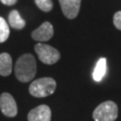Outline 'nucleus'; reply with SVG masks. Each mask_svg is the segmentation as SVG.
Segmentation results:
<instances>
[{
	"label": "nucleus",
	"instance_id": "f257e3e1",
	"mask_svg": "<svg viewBox=\"0 0 121 121\" xmlns=\"http://www.w3.org/2000/svg\"><path fill=\"white\" fill-rule=\"evenodd\" d=\"M37 70V65L34 56L31 54L21 56L14 66L15 76L20 82H28L34 78Z\"/></svg>",
	"mask_w": 121,
	"mask_h": 121
},
{
	"label": "nucleus",
	"instance_id": "f03ea898",
	"mask_svg": "<svg viewBox=\"0 0 121 121\" xmlns=\"http://www.w3.org/2000/svg\"><path fill=\"white\" fill-rule=\"evenodd\" d=\"M56 81L50 77L37 79L30 83L29 91L32 96L37 98H43L51 95L56 91Z\"/></svg>",
	"mask_w": 121,
	"mask_h": 121
},
{
	"label": "nucleus",
	"instance_id": "7ed1b4c3",
	"mask_svg": "<svg viewBox=\"0 0 121 121\" xmlns=\"http://www.w3.org/2000/svg\"><path fill=\"white\" fill-rule=\"evenodd\" d=\"M117 106L114 101L107 100L94 109L92 117L95 121H115L117 117Z\"/></svg>",
	"mask_w": 121,
	"mask_h": 121
},
{
	"label": "nucleus",
	"instance_id": "20e7f679",
	"mask_svg": "<svg viewBox=\"0 0 121 121\" xmlns=\"http://www.w3.org/2000/svg\"><path fill=\"white\" fill-rule=\"evenodd\" d=\"M34 49L39 56V60L44 64L53 65L60 58V53L58 52V50L47 44H36Z\"/></svg>",
	"mask_w": 121,
	"mask_h": 121
},
{
	"label": "nucleus",
	"instance_id": "39448f33",
	"mask_svg": "<svg viewBox=\"0 0 121 121\" xmlns=\"http://www.w3.org/2000/svg\"><path fill=\"white\" fill-rule=\"evenodd\" d=\"M0 109L6 117H13L17 115L18 109L15 99L8 92H4L0 95Z\"/></svg>",
	"mask_w": 121,
	"mask_h": 121
},
{
	"label": "nucleus",
	"instance_id": "423d86ee",
	"mask_svg": "<svg viewBox=\"0 0 121 121\" xmlns=\"http://www.w3.org/2000/svg\"><path fill=\"white\" fill-rule=\"evenodd\" d=\"M82 0H59L62 12L66 18L73 19L78 15Z\"/></svg>",
	"mask_w": 121,
	"mask_h": 121
},
{
	"label": "nucleus",
	"instance_id": "0eeeda50",
	"mask_svg": "<svg viewBox=\"0 0 121 121\" xmlns=\"http://www.w3.org/2000/svg\"><path fill=\"white\" fill-rule=\"evenodd\" d=\"M54 34L53 26L49 22H43L39 28L32 31L31 37L37 41H48L52 38Z\"/></svg>",
	"mask_w": 121,
	"mask_h": 121
},
{
	"label": "nucleus",
	"instance_id": "6e6552de",
	"mask_svg": "<svg viewBox=\"0 0 121 121\" xmlns=\"http://www.w3.org/2000/svg\"><path fill=\"white\" fill-rule=\"evenodd\" d=\"M29 121H50L51 110L47 105H39L31 109L28 114Z\"/></svg>",
	"mask_w": 121,
	"mask_h": 121
},
{
	"label": "nucleus",
	"instance_id": "1a4fd4ad",
	"mask_svg": "<svg viewBox=\"0 0 121 121\" xmlns=\"http://www.w3.org/2000/svg\"><path fill=\"white\" fill-rule=\"evenodd\" d=\"M12 57L8 53L0 54V75L8 76L12 72Z\"/></svg>",
	"mask_w": 121,
	"mask_h": 121
},
{
	"label": "nucleus",
	"instance_id": "9d476101",
	"mask_svg": "<svg viewBox=\"0 0 121 121\" xmlns=\"http://www.w3.org/2000/svg\"><path fill=\"white\" fill-rule=\"evenodd\" d=\"M8 22L10 26L13 29H16V30H22V28H24V26L26 24L25 21L21 17V15L17 10H13L9 13Z\"/></svg>",
	"mask_w": 121,
	"mask_h": 121
},
{
	"label": "nucleus",
	"instance_id": "9b49d317",
	"mask_svg": "<svg viewBox=\"0 0 121 121\" xmlns=\"http://www.w3.org/2000/svg\"><path fill=\"white\" fill-rule=\"evenodd\" d=\"M106 69H107V65H106V58L105 57H102L100 58L97 64H96V66L94 68V71H93V73H92V76H93V79L96 82H99L103 76L106 73Z\"/></svg>",
	"mask_w": 121,
	"mask_h": 121
},
{
	"label": "nucleus",
	"instance_id": "f8f14e48",
	"mask_svg": "<svg viewBox=\"0 0 121 121\" xmlns=\"http://www.w3.org/2000/svg\"><path fill=\"white\" fill-rule=\"evenodd\" d=\"M9 34L10 30L8 23L5 22L3 17H0V43H3L8 39Z\"/></svg>",
	"mask_w": 121,
	"mask_h": 121
},
{
	"label": "nucleus",
	"instance_id": "ddd939ff",
	"mask_svg": "<svg viewBox=\"0 0 121 121\" xmlns=\"http://www.w3.org/2000/svg\"><path fill=\"white\" fill-rule=\"evenodd\" d=\"M37 6L43 12H49L53 7L52 0H35Z\"/></svg>",
	"mask_w": 121,
	"mask_h": 121
},
{
	"label": "nucleus",
	"instance_id": "4468645a",
	"mask_svg": "<svg viewBox=\"0 0 121 121\" xmlns=\"http://www.w3.org/2000/svg\"><path fill=\"white\" fill-rule=\"evenodd\" d=\"M113 22H114L115 27L121 30V11H118L114 14Z\"/></svg>",
	"mask_w": 121,
	"mask_h": 121
},
{
	"label": "nucleus",
	"instance_id": "2eb2a0df",
	"mask_svg": "<svg viewBox=\"0 0 121 121\" xmlns=\"http://www.w3.org/2000/svg\"><path fill=\"white\" fill-rule=\"evenodd\" d=\"M1 2L5 5H13L17 2V0H1Z\"/></svg>",
	"mask_w": 121,
	"mask_h": 121
}]
</instances>
